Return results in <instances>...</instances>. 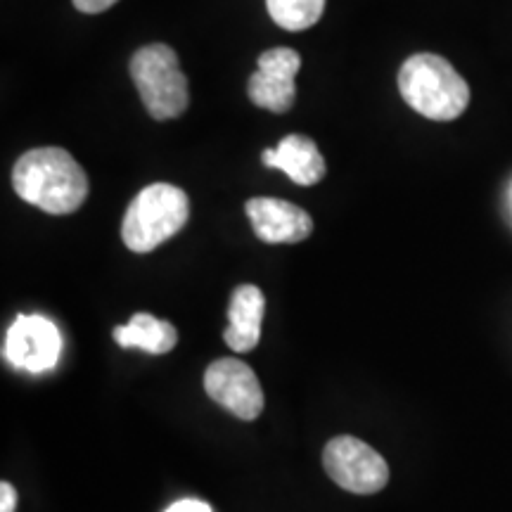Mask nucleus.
Instances as JSON below:
<instances>
[{"mask_svg": "<svg viewBox=\"0 0 512 512\" xmlns=\"http://www.w3.org/2000/svg\"><path fill=\"white\" fill-rule=\"evenodd\" d=\"M12 185L24 202L46 214H74L88 197V176L62 147H36L17 159Z\"/></svg>", "mask_w": 512, "mask_h": 512, "instance_id": "1", "label": "nucleus"}, {"mask_svg": "<svg viewBox=\"0 0 512 512\" xmlns=\"http://www.w3.org/2000/svg\"><path fill=\"white\" fill-rule=\"evenodd\" d=\"M401 98L432 121H453L470 105V86L441 55L408 57L399 69Z\"/></svg>", "mask_w": 512, "mask_h": 512, "instance_id": "2", "label": "nucleus"}, {"mask_svg": "<svg viewBox=\"0 0 512 512\" xmlns=\"http://www.w3.org/2000/svg\"><path fill=\"white\" fill-rule=\"evenodd\" d=\"M190 219L188 195L169 183H152L128 204L121 221V240L136 254H147L181 233Z\"/></svg>", "mask_w": 512, "mask_h": 512, "instance_id": "3", "label": "nucleus"}, {"mask_svg": "<svg viewBox=\"0 0 512 512\" xmlns=\"http://www.w3.org/2000/svg\"><path fill=\"white\" fill-rule=\"evenodd\" d=\"M131 79L152 119H176L188 110V79L181 72L174 48L164 43L140 48L131 57Z\"/></svg>", "mask_w": 512, "mask_h": 512, "instance_id": "4", "label": "nucleus"}, {"mask_svg": "<svg viewBox=\"0 0 512 512\" xmlns=\"http://www.w3.org/2000/svg\"><path fill=\"white\" fill-rule=\"evenodd\" d=\"M323 467L332 482L358 496L377 494L389 482V465L380 453L349 434L328 441L323 451Z\"/></svg>", "mask_w": 512, "mask_h": 512, "instance_id": "5", "label": "nucleus"}, {"mask_svg": "<svg viewBox=\"0 0 512 512\" xmlns=\"http://www.w3.org/2000/svg\"><path fill=\"white\" fill-rule=\"evenodd\" d=\"M204 392L238 420H256L264 413V389L245 361L219 358L204 373Z\"/></svg>", "mask_w": 512, "mask_h": 512, "instance_id": "6", "label": "nucleus"}, {"mask_svg": "<svg viewBox=\"0 0 512 512\" xmlns=\"http://www.w3.org/2000/svg\"><path fill=\"white\" fill-rule=\"evenodd\" d=\"M62 351L60 330L43 316H19L5 335V361L27 373L53 370Z\"/></svg>", "mask_w": 512, "mask_h": 512, "instance_id": "7", "label": "nucleus"}, {"mask_svg": "<svg viewBox=\"0 0 512 512\" xmlns=\"http://www.w3.org/2000/svg\"><path fill=\"white\" fill-rule=\"evenodd\" d=\"M302 67V57L292 48H273L259 57L256 72L249 79V100L261 110L285 114L297 100L294 76Z\"/></svg>", "mask_w": 512, "mask_h": 512, "instance_id": "8", "label": "nucleus"}, {"mask_svg": "<svg viewBox=\"0 0 512 512\" xmlns=\"http://www.w3.org/2000/svg\"><path fill=\"white\" fill-rule=\"evenodd\" d=\"M256 238L268 245H297L313 233V219L297 204L275 200V197H254L245 204Z\"/></svg>", "mask_w": 512, "mask_h": 512, "instance_id": "9", "label": "nucleus"}, {"mask_svg": "<svg viewBox=\"0 0 512 512\" xmlns=\"http://www.w3.org/2000/svg\"><path fill=\"white\" fill-rule=\"evenodd\" d=\"M266 299L256 285H240L233 292L228 306V328L223 330V339L233 351L247 354L256 349L261 339V323H264Z\"/></svg>", "mask_w": 512, "mask_h": 512, "instance_id": "10", "label": "nucleus"}, {"mask_svg": "<svg viewBox=\"0 0 512 512\" xmlns=\"http://www.w3.org/2000/svg\"><path fill=\"white\" fill-rule=\"evenodd\" d=\"M268 169H280L297 185H316L325 176V159L318 145L306 136H285L275 150H264L261 155Z\"/></svg>", "mask_w": 512, "mask_h": 512, "instance_id": "11", "label": "nucleus"}, {"mask_svg": "<svg viewBox=\"0 0 512 512\" xmlns=\"http://www.w3.org/2000/svg\"><path fill=\"white\" fill-rule=\"evenodd\" d=\"M112 335L121 349H143L155 356L169 354L178 342L174 325L150 316V313H136L126 325L114 328Z\"/></svg>", "mask_w": 512, "mask_h": 512, "instance_id": "12", "label": "nucleus"}, {"mask_svg": "<svg viewBox=\"0 0 512 512\" xmlns=\"http://www.w3.org/2000/svg\"><path fill=\"white\" fill-rule=\"evenodd\" d=\"M266 8L280 29L304 31L323 17L325 0H266Z\"/></svg>", "mask_w": 512, "mask_h": 512, "instance_id": "13", "label": "nucleus"}, {"mask_svg": "<svg viewBox=\"0 0 512 512\" xmlns=\"http://www.w3.org/2000/svg\"><path fill=\"white\" fill-rule=\"evenodd\" d=\"M72 3L83 15H98V12L110 10L117 0H72Z\"/></svg>", "mask_w": 512, "mask_h": 512, "instance_id": "14", "label": "nucleus"}, {"mask_svg": "<svg viewBox=\"0 0 512 512\" xmlns=\"http://www.w3.org/2000/svg\"><path fill=\"white\" fill-rule=\"evenodd\" d=\"M166 512H214V510H211L209 503L197 501V498H183V501L174 503Z\"/></svg>", "mask_w": 512, "mask_h": 512, "instance_id": "15", "label": "nucleus"}, {"mask_svg": "<svg viewBox=\"0 0 512 512\" xmlns=\"http://www.w3.org/2000/svg\"><path fill=\"white\" fill-rule=\"evenodd\" d=\"M17 505V491L10 482L0 484V512H15Z\"/></svg>", "mask_w": 512, "mask_h": 512, "instance_id": "16", "label": "nucleus"}]
</instances>
